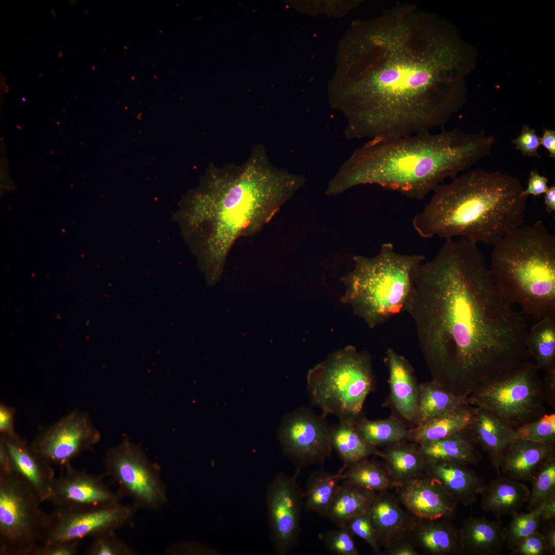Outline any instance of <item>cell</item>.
Listing matches in <instances>:
<instances>
[{
	"label": "cell",
	"instance_id": "5bb4252c",
	"mask_svg": "<svg viewBox=\"0 0 555 555\" xmlns=\"http://www.w3.org/2000/svg\"><path fill=\"white\" fill-rule=\"evenodd\" d=\"M138 509L133 504L112 505L80 510L57 508L49 513L43 533V544L92 538L109 531H116L131 525Z\"/></svg>",
	"mask_w": 555,
	"mask_h": 555
},
{
	"label": "cell",
	"instance_id": "d6986e66",
	"mask_svg": "<svg viewBox=\"0 0 555 555\" xmlns=\"http://www.w3.org/2000/svg\"><path fill=\"white\" fill-rule=\"evenodd\" d=\"M9 455L12 473L24 479L42 503L47 501L55 480L54 470L39 458L19 436H0Z\"/></svg>",
	"mask_w": 555,
	"mask_h": 555
},
{
	"label": "cell",
	"instance_id": "30bf717a",
	"mask_svg": "<svg viewBox=\"0 0 555 555\" xmlns=\"http://www.w3.org/2000/svg\"><path fill=\"white\" fill-rule=\"evenodd\" d=\"M41 503L19 476L0 473L1 555H32L49 518Z\"/></svg>",
	"mask_w": 555,
	"mask_h": 555
},
{
	"label": "cell",
	"instance_id": "e575fe53",
	"mask_svg": "<svg viewBox=\"0 0 555 555\" xmlns=\"http://www.w3.org/2000/svg\"><path fill=\"white\" fill-rule=\"evenodd\" d=\"M341 473L343 480L377 493L397 487L383 465L367 458L348 467Z\"/></svg>",
	"mask_w": 555,
	"mask_h": 555
},
{
	"label": "cell",
	"instance_id": "8992f818",
	"mask_svg": "<svg viewBox=\"0 0 555 555\" xmlns=\"http://www.w3.org/2000/svg\"><path fill=\"white\" fill-rule=\"evenodd\" d=\"M511 305L537 321L555 316V236L542 220L511 231L493 245L489 267Z\"/></svg>",
	"mask_w": 555,
	"mask_h": 555
},
{
	"label": "cell",
	"instance_id": "c3c4849f",
	"mask_svg": "<svg viewBox=\"0 0 555 555\" xmlns=\"http://www.w3.org/2000/svg\"><path fill=\"white\" fill-rule=\"evenodd\" d=\"M538 531L542 535L546 544L548 553L555 554V521H552L540 525Z\"/></svg>",
	"mask_w": 555,
	"mask_h": 555
},
{
	"label": "cell",
	"instance_id": "ba28073f",
	"mask_svg": "<svg viewBox=\"0 0 555 555\" xmlns=\"http://www.w3.org/2000/svg\"><path fill=\"white\" fill-rule=\"evenodd\" d=\"M373 379L368 353L348 345L308 371L307 389L311 404L323 415L355 420L372 390Z\"/></svg>",
	"mask_w": 555,
	"mask_h": 555
},
{
	"label": "cell",
	"instance_id": "4fadbf2b",
	"mask_svg": "<svg viewBox=\"0 0 555 555\" xmlns=\"http://www.w3.org/2000/svg\"><path fill=\"white\" fill-rule=\"evenodd\" d=\"M100 438L88 413L75 409L41 428L30 446L47 464L64 467L83 452L92 450Z\"/></svg>",
	"mask_w": 555,
	"mask_h": 555
},
{
	"label": "cell",
	"instance_id": "ffe728a7",
	"mask_svg": "<svg viewBox=\"0 0 555 555\" xmlns=\"http://www.w3.org/2000/svg\"><path fill=\"white\" fill-rule=\"evenodd\" d=\"M553 454L554 443L515 439L506 448L497 472L517 481H531Z\"/></svg>",
	"mask_w": 555,
	"mask_h": 555
},
{
	"label": "cell",
	"instance_id": "4316f807",
	"mask_svg": "<svg viewBox=\"0 0 555 555\" xmlns=\"http://www.w3.org/2000/svg\"><path fill=\"white\" fill-rule=\"evenodd\" d=\"M465 404L432 417L408 433L419 445L439 440L464 431L469 425L474 406Z\"/></svg>",
	"mask_w": 555,
	"mask_h": 555
},
{
	"label": "cell",
	"instance_id": "7dc6e473",
	"mask_svg": "<svg viewBox=\"0 0 555 555\" xmlns=\"http://www.w3.org/2000/svg\"><path fill=\"white\" fill-rule=\"evenodd\" d=\"M548 178L540 175L537 171L532 170L529 175L527 187L524 189L523 195L528 197L529 195L539 196L547 191Z\"/></svg>",
	"mask_w": 555,
	"mask_h": 555
},
{
	"label": "cell",
	"instance_id": "9c48e42d",
	"mask_svg": "<svg viewBox=\"0 0 555 555\" xmlns=\"http://www.w3.org/2000/svg\"><path fill=\"white\" fill-rule=\"evenodd\" d=\"M538 370L526 361L495 374L468 393V404L488 410L512 430L532 422L546 413Z\"/></svg>",
	"mask_w": 555,
	"mask_h": 555
},
{
	"label": "cell",
	"instance_id": "2e32d148",
	"mask_svg": "<svg viewBox=\"0 0 555 555\" xmlns=\"http://www.w3.org/2000/svg\"><path fill=\"white\" fill-rule=\"evenodd\" d=\"M55 478L48 502L62 510H80L119 503L123 497L114 492L101 475L75 469L70 464Z\"/></svg>",
	"mask_w": 555,
	"mask_h": 555
},
{
	"label": "cell",
	"instance_id": "ab89813d",
	"mask_svg": "<svg viewBox=\"0 0 555 555\" xmlns=\"http://www.w3.org/2000/svg\"><path fill=\"white\" fill-rule=\"evenodd\" d=\"M91 539L85 555H136L137 552L118 538L115 531H109Z\"/></svg>",
	"mask_w": 555,
	"mask_h": 555
},
{
	"label": "cell",
	"instance_id": "b9f144b4",
	"mask_svg": "<svg viewBox=\"0 0 555 555\" xmlns=\"http://www.w3.org/2000/svg\"><path fill=\"white\" fill-rule=\"evenodd\" d=\"M368 510L353 517L347 522L344 527L354 536H357L364 541L376 554L380 555L383 552L370 520Z\"/></svg>",
	"mask_w": 555,
	"mask_h": 555
},
{
	"label": "cell",
	"instance_id": "f35d334b",
	"mask_svg": "<svg viewBox=\"0 0 555 555\" xmlns=\"http://www.w3.org/2000/svg\"><path fill=\"white\" fill-rule=\"evenodd\" d=\"M513 439L555 443V414L545 413L538 419L513 430Z\"/></svg>",
	"mask_w": 555,
	"mask_h": 555
},
{
	"label": "cell",
	"instance_id": "f907efd6",
	"mask_svg": "<svg viewBox=\"0 0 555 555\" xmlns=\"http://www.w3.org/2000/svg\"><path fill=\"white\" fill-rule=\"evenodd\" d=\"M387 555H419L416 547L411 541H405L394 546L385 553Z\"/></svg>",
	"mask_w": 555,
	"mask_h": 555
},
{
	"label": "cell",
	"instance_id": "836d02e7",
	"mask_svg": "<svg viewBox=\"0 0 555 555\" xmlns=\"http://www.w3.org/2000/svg\"><path fill=\"white\" fill-rule=\"evenodd\" d=\"M418 392L419 403L417 415L419 418V424L442 413L468 404L466 395L453 393L438 384H422Z\"/></svg>",
	"mask_w": 555,
	"mask_h": 555
},
{
	"label": "cell",
	"instance_id": "603a6c76",
	"mask_svg": "<svg viewBox=\"0 0 555 555\" xmlns=\"http://www.w3.org/2000/svg\"><path fill=\"white\" fill-rule=\"evenodd\" d=\"M410 540L427 554H460L459 529L451 519L427 520L415 516Z\"/></svg>",
	"mask_w": 555,
	"mask_h": 555
},
{
	"label": "cell",
	"instance_id": "681fc988",
	"mask_svg": "<svg viewBox=\"0 0 555 555\" xmlns=\"http://www.w3.org/2000/svg\"><path fill=\"white\" fill-rule=\"evenodd\" d=\"M543 383L545 401L554 408L555 404V367L545 372Z\"/></svg>",
	"mask_w": 555,
	"mask_h": 555
},
{
	"label": "cell",
	"instance_id": "7bdbcfd3",
	"mask_svg": "<svg viewBox=\"0 0 555 555\" xmlns=\"http://www.w3.org/2000/svg\"><path fill=\"white\" fill-rule=\"evenodd\" d=\"M512 143L515 146V149L520 151L523 156L528 157L541 156L538 153L540 145V137L535 131L529 126L524 125L520 135L514 139Z\"/></svg>",
	"mask_w": 555,
	"mask_h": 555
},
{
	"label": "cell",
	"instance_id": "7c38bea8",
	"mask_svg": "<svg viewBox=\"0 0 555 555\" xmlns=\"http://www.w3.org/2000/svg\"><path fill=\"white\" fill-rule=\"evenodd\" d=\"M326 418L305 407L283 418L278 438L283 453L294 466L295 472L300 474L304 468L322 464L330 455L332 449Z\"/></svg>",
	"mask_w": 555,
	"mask_h": 555
},
{
	"label": "cell",
	"instance_id": "816d5d0a",
	"mask_svg": "<svg viewBox=\"0 0 555 555\" xmlns=\"http://www.w3.org/2000/svg\"><path fill=\"white\" fill-rule=\"evenodd\" d=\"M540 145H542L549 153V156L555 158V131L553 130L545 129L543 135L540 137Z\"/></svg>",
	"mask_w": 555,
	"mask_h": 555
},
{
	"label": "cell",
	"instance_id": "74e56055",
	"mask_svg": "<svg viewBox=\"0 0 555 555\" xmlns=\"http://www.w3.org/2000/svg\"><path fill=\"white\" fill-rule=\"evenodd\" d=\"M543 508V505L527 513L519 512L511 516L509 525L503 528L505 545L509 550L538 530Z\"/></svg>",
	"mask_w": 555,
	"mask_h": 555
},
{
	"label": "cell",
	"instance_id": "11a10c76",
	"mask_svg": "<svg viewBox=\"0 0 555 555\" xmlns=\"http://www.w3.org/2000/svg\"><path fill=\"white\" fill-rule=\"evenodd\" d=\"M544 203L545 206L546 211L549 213L555 211V186H552L548 188L545 193L544 196Z\"/></svg>",
	"mask_w": 555,
	"mask_h": 555
},
{
	"label": "cell",
	"instance_id": "7402d4cb",
	"mask_svg": "<svg viewBox=\"0 0 555 555\" xmlns=\"http://www.w3.org/2000/svg\"><path fill=\"white\" fill-rule=\"evenodd\" d=\"M486 453L497 472L501 457L513 440V430L503 420L483 408L474 406L471 421L464 430Z\"/></svg>",
	"mask_w": 555,
	"mask_h": 555
},
{
	"label": "cell",
	"instance_id": "4dcf8cb0",
	"mask_svg": "<svg viewBox=\"0 0 555 555\" xmlns=\"http://www.w3.org/2000/svg\"><path fill=\"white\" fill-rule=\"evenodd\" d=\"M384 456L383 466L397 487L427 474L428 462L418 448L396 444Z\"/></svg>",
	"mask_w": 555,
	"mask_h": 555
},
{
	"label": "cell",
	"instance_id": "f5cc1de1",
	"mask_svg": "<svg viewBox=\"0 0 555 555\" xmlns=\"http://www.w3.org/2000/svg\"><path fill=\"white\" fill-rule=\"evenodd\" d=\"M12 473L9 455L3 442L0 440V473Z\"/></svg>",
	"mask_w": 555,
	"mask_h": 555
},
{
	"label": "cell",
	"instance_id": "ee69618b",
	"mask_svg": "<svg viewBox=\"0 0 555 555\" xmlns=\"http://www.w3.org/2000/svg\"><path fill=\"white\" fill-rule=\"evenodd\" d=\"M511 551L512 555H543L548 553L544 540L538 530Z\"/></svg>",
	"mask_w": 555,
	"mask_h": 555
},
{
	"label": "cell",
	"instance_id": "ac0fdd59",
	"mask_svg": "<svg viewBox=\"0 0 555 555\" xmlns=\"http://www.w3.org/2000/svg\"><path fill=\"white\" fill-rule=\"evenodd\" d=\"M368 513L383 553L396 545L411 541V532L415 516L388 490L378 492Z\"/></svg>",
	"mask_w": 555,
	"mask_h": 555
},
{
	"label": "cell",
	"instance_id": "6da1fadb",
	"mask_svg": "<svg viewBox=\"0 0 555 555\" xmlns=\"http://www.w3.org/2000/svg\"><path fill=\"white\" fill-rule=\"evenodd\" d=\"M355 37V78L342 95L350 139L397 138L443 126L461 106L463 54L437 16L399 3Z\"/></svg>",
	"mask_w": 555,
	"mask_h": 555
},
{
	"label": "cell",
	"instance_id": "52a82bcc",
	"mask_svg": "<svg viewBox=\"0 0 555 555\" xmlns=\"http://www.w3.org/2000/svg\"><path fill=\"white\" fill-rule=\"evenodd\" d=\"M353 260L354 269L342 278V302L371 328L404 311L415 272L425 257L398 253L386 243L375 256Z\"/></svg>",
	"mask_w": 555,
	"mask_h": 555
},
{
	"label": "cell",
	"instance_id": "277c9868",
	"mask_svg": "<svg viewBox=\"0 0 555 555\" xmlns=\"http://www.w3.org/2000/svg\"><path fill=\"white\" fill-rule=\"evenodd\" d=\"M495 138L483 132L454 129L397 138H375L357 149L329 181L336 195L361 184H375L422 199L442 181L469 170L490 154Z\"/></svg>",
	"mask_w": 555,
	"mask_h": 555
},
{
	"label": "cell",
	"instance_id": "44dd1931",
	"mask_svg": "<svg viewBox=\"0 0 555 555\" xmlns=\"http://www.w3.org/2000/svg\"><path fill=\"white\" fill-rule=\"evenodd\" d=\"M427 473L439 482L457 504L471 506L486 483L468 465L452 460L427 462Z\"/></svg>",
	"mask_w": 555,
	"mask_h": 555
},
{
	"label": "cell",
	"instance_id": "8d00e7d4",
	"mask_svg": "<svg viewBox=\"0 0 555 555\" xmlns=\"http://www.w3.org/2000/svg\"><path fill=\"white\" fill-rule=\"evenodd\" d=\"M527 509L532 511L555 500V454L549 457L531 480Z\"/></svg>",
	"mask_w": 555,
	"mask_h": 555
},
{
	"label": "cell",
	"instance_id": "d590c367",
	"mask_svg": "<svg viewBox=\"0 0 555 555\" xmlns=\"http://www.w3.org/2000/svg\"><path fill=\"white\" fill-rule=\"evenodd\" d=\"M354 423L362 438L374 447L394 443L408 436V432L404 427L398 421L392 418L374 421L356 419Z\"/></svg>",
	"mask_w": 555,
	"mask_h": 555
},
{
	"label": "cell",
	"instance_id": "d6a6232c",
	"mask_svg": "<svg viewBox=\"0 0 555 555\" xmlns=\"http://www.w3.org/2000/svg\"><path fill=\"white\" fill-rule=\"evenodd\" d=\"M526 345L539 369L546 372L555 367V316L538 320L528 330Z\"/></svg>",
	"mask_w": 555,
	"mask_h": 555
},
{
	"label": "cell",
	"instance_id": "d4e9b609",
	"mask_svg": "<svg viewBox=\"0 0 555 555\" xmlns=\"http://www.w3.org/2000/svg\"><path fill=\"white\" fill-rule=\"evenodd\" d=\"M460 554L495 555L505 545L499 520L489 521L484 516L466 517L459 528Z\"/></svg>",
	"mask_w": 555,
	"mask_h": 555
},
{
	"label": "cell",
	"instance_id": "5b68a950",
	"mask_svg": "<svg viewBox=\"0 0 555 555\" xmlns=\"http://www.w3.org/2000/svg\"><path fill=\"white\" fill-rule=\"evenodd\" d=\"M517 177L501 171H469L441 184L414 217L423 238H465L493 246L524 224L526 200Z\"/></svg>",
	"mask_w": 555,
	"mask_h": 555
},
{
	"label": "cell",
	"instance_id": "3957f363",
	"mask_svg": "<svg viewBox=\"0 0 555 555\" xmlns=\"http://www.w3.org/2000/svg\"><path fill=\"white\" fill-rule=\"evenodd\" d=\"M304 181L274 166L263 146L243 164L209 168L181 218L210 284L220 280L236 241L262 230Z\"/></svg>",
	"mask_w": 555,
	"mask_h": 555
},
{
	"label": "cell",
	"instance_id": "cb8c5ba5",
	"mask_svg": "<svg viewBox=\"0 0 555 555\" xmlns=\"http://www.w3.org/2000/svg\"><path fill=\"white\" fill-rule=\"evenodd\" d=\"M480 495L482 509L498 519L519 512L529 499L530 490L522 482L498 474L486 484Z\"/></svg>",
	"mask_w": 555,
	"mask_h": 555
},
{
	"label": "cell",
	"instance_id": "e0dca14e",
	"mask_svg": "<svg viewBox=\"0 0 555 555\" xmlns=\"http://www.w3.org/2000/svg\"><path fill=\"white\" fill-rule=\"evenodd\" d=\"M395 488L400 503L414 516L427 520L455 519L457 503L427 473Z\"/></svg>",
	"mask_w": 555,
	"mask_h": 555
},
{
	"label": "cell",
	"instance_id": "bcb514c9",
	"mask_svg": "<svg viewBox=\"0 0 555 555\" xmlns=\"http://www.w3.org/2000/svg\"><path fill=\"white\" fill-rule=\"evenodd\" d=\"M15 409L3 402L0 403V436L15 438L18 435L15 431Z\"/></svg>",
	"mask_w": 555,
	"mask_h": 555
},
{
	"label": "cell",
	"instance_id": "83f0119b",
	"mask_svg": "<svg viewBox=\"0 0 555 555\" xmlns=\"http://www.w3.org/2000/svg\"><path fill=\"white\" fill-rule=\"evenodd\" d=\"M354 420H339L337 424L329 427V434L332 450L338 454L343 462L339 471L342 472L348 467L372 454H377L374 447L362 438L356 430Z\"/></svg>",
	"mask_w": 555,
	"mask_h": 555
},
{
	"label": "cell",
	"instance_id": "f6af8a7d",
	"mask_svg": "<svg viewBox=\"0 0 555 555\" xmlns=\"http://www.w3.org/2000/svg\"><path fill=\"white\" fill-rule=\"evenodd\" d=\"M80 545V541L43 544L36 547L32 555H75Z\"/></svg>",
	"mask_w": 555,
	"mask_h": 555
},
{
	"label": "cell",
	"instance_id": "8fae6325",
	"mask_svg": "<svg viewBox=\"0 0 555 555\" xmlns=\"http://www.w3.org/2000/svg\"><path fill=\"white\" fill-rule=\"evenodd\" d=\"M104 475L117 483L118 492L130 496L138 509L157 511L167 504V489L158 467L140 446L128 439L107 452Z\"/></svg>",
	"mask_w": 555,
	"mask_h": 555
},
{
	"label": "cell",
	"instance_id": "9a60e30c",
	"mask_svg": "<svg viewBox=\"0 0 555 555\" xmlns=\"http://www.w3.org/2000/svg\"><path fill=\"white\" fill-rule=\"evenodd\" d=\"M299 474L296 472L291 475L280 473L267 488L266 504L270 541L280 555L288 553L299 541L303 505Z\"/></svg>",
	"mask_w": 555,
	"mask_h": 555
},
{
	"label": "cell",
	"instance_id": "1f68e13d",
	"mask_svg": "<svg viewBox=\"0 0 555 555\" xmlns=\"http://www.w3.org/2000/svg\"><path fill=\"white\" fill-rule=\"evenodd\" d=\"M342 480L340 471L331 473L322 468L312 472L303 492L305 510L327 517L329 507Z\"/></svg>",
	"mask_w": 555,
	"mask_h": 555
},
{
	"label": "cell",
	"instance_id": "60d3db41",
	"mask_svg": "<svg viewBox=\"0 0 555 555\" xmlns=\"http://www.w3.org/2000/svg\"><path fill=\"white\" fill-rule=\"evenodd\" d=\"M353 534L346 527L320 533L319 538L327 549L335 555H359Z\"/></svg>",
	"mask_w": 555,
	"mask_h": 555
},
{
	"label": "cell",
	"instance_id": "484cf974",
	"mask_svg": "<svg viewBox=\"0 0 555 555\" xmlns=\"http://www.w3.org/2000/svg\"><path fill=\"white\" fill-rule=\"evenodd\" d=\"M386 362L393 403L404 418L411 420L417 414L419 403L412 369L406 360L392 348L386 350Z\"/></svg>",
	"mask_w": 555,
	"mask_h": 555
},
{
	"label": "cell",
	"instance_id": "db71d44e",
	"mask_svg": "<svg viewBox=\"0 0 555 555\" xmlns=\"http://www.w3.org/2000/svg\"><path fill=\"white\" fill-rule=\"evenodd\" d=\"M552 521H555V500L543 505L540 524Z\"/></svg>",
	"mask_w": 555,
	"mask_h": 555
},
{
	"label": "cell",
	"instance_id": "f546056e",
	"mask_svg": "<svg viewBox=\"0 0 555 555\" xmlns=\"http://www.w3.org/2000/svg\"><path fill=\"white\" fill-rule=\"evenodd\" d=\"M464 431L444 438L419 445L427 462L452 460L475 465L482 455Z\"/></svg>",
	"mask_w": 555,
	"mask_h": 555
},
{
	"label": "cell",
	"instance_id": "f1b7e54d",
	"mask_svg": "<svg viewBox=\"0 0 555 555\" xmlns=\"http://www.w3.org/2000/svg\"><path fill=\"white\" fill-rule=\"evenodd\" d=\"M377 492L343 480L329 507L327 517L338 528L355 515L367 511Z\"/></svg>",
	"mask_w": 555,
	"mask_h": 555
},
{
	"label": "cell",
	"instance_id": "7a4b0ae2",
	"mask_svg": "<svg viewBox=\"0 0 555 555\" xmlns=\"http://www.w3.org/2000/svg\"><path fill=\"white\" fill-rule=\"evenodd\" d=\"M404 311L432 367L465 382L467 392L530 357L524 314L497 288L477 244L465 238L446 239L418 266Z\"/></svg>",
	"mask_w": 555,
	"mask_h": 555
}]
</instances>
